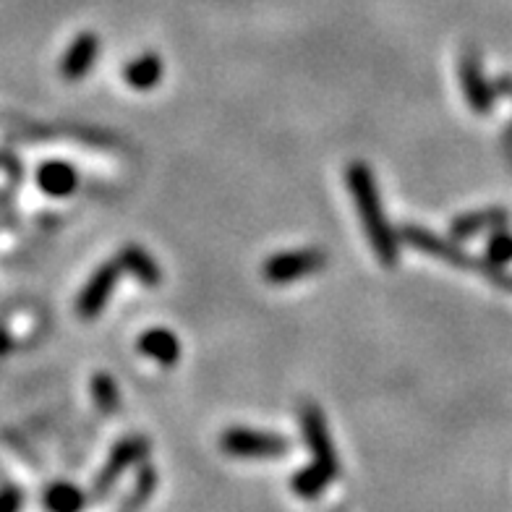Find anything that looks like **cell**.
Masks as SVG:
<instances>
[{"mask_svg":"<svg viewBox=\"0 0 512 512\" xmlns=\"http://www.w3.org/2000/svg\"><path fill=\"white\" fill-rule=\"evenodd\" d=\"M348 189H351L358 217H361V225H364L377 259L382 262V267H395L398 264V236L387 223V215H384L382 202H379L377 181H374L369 165H364V162L348 165Z\"/></svg>","mask_w":512,"mask_h":512,"instance_id":"cell-1","label":"cell"},{"mask_svg":"<svg viewBox=\"0 0 512 512\" xmlns=\"http://www.w3.org/2000/svg\"><path fill=\"white\" fill-rule=\"evenodd\" d=\"M225 455L241 460H277L290 452V439L283 434L256 432L243 426H230L220 437Z\"/></svg>","mask_w":512,"mask_h":512,"instance_id":"cell-2","label":"cell"},{"mask_svg":"<svg viewBox=\"0 0 512 512\" xmlns=\"http://www.w3.org/2000/svg\"><path fill=\"white\" fill-rule=\"evenodd\" d=\"M400 236H403V241L408 243L411 249L424 251V254L434 256V259H442V262L452 264V267H460V270L481 272V275L494 277V280H499L497 267H492V264H489V262L481 264L479 259H473V256H468L463 249H460V246H455V243H452V241H445V238L434 236L432 230L418 228V225H405Z\"/></svg>","mask_w":512,"mask_h":512,"instance_id":"cell-3","label":"cell"},{"mask_svg":"<svg viewBox=\"0 0 512 512\" xmlns=\"http://www.w3.org/2000/svg\"><path fill=\"white\" fill-rule=\"evenodd\" d=\"M324 264H327V254L322 249L283 251V254H275L267 259L264 277L272 285H288L301 280V277H309L314 272L324 270Z\"/></svg>","mask_w":512,"mask_h":512,"instance_id":"cell-4","label":"cell"},{"mask_svg":"<svg viewBox=\"0 0 512 512\" xmlns=\"http://www.w3.org/2000/svg\"><path fill=\"white\" fill-rule=\"evenodd\" d=\"M149 452V439L147 437H126L121 439L118 445L110 450L108 460L102 465L100 476L95 481V494L102 497V494H108L113 489V484L123 476L126 468L131 465H139L144 458H147Z\"/></svg>","mask_w":512,"mask_h":512,"instance_id":"cell-5","label":"cell"},{"mask_svg":"<svg viewBox=\"0 0 512 512\" xmlns=\"http://www.w3.org/2000/svg\"><path fill=\"white\" fill-rule=\"evenodd\" d=\"M121 270V262H105L95 275L89 277V283L84 285L79 301H76V311H79L81 319H95L105 309L108 298L113 296L115 283L121 277Z\"/></svg>","mask_w":512,"mask_h":512,"instance_id":"cell-6","label":"cell"},{"mask_svg":"<svg viewBox=\"0 0 512 512\" xmlns=\"http://www.w3.org/2000/svg\"><path fill=\"white\" fill-rule=\"evenodd\" d=\"M301 426H304L306 445H309L314 460L327 465L330 471L340 473V463H337L330 429H327V421H324L322 411H319L317 405H304V411H301Z\"/></svg>","mask_w":512,"mask_h":512,"instance_id":"cell-7","label":"cell"},{"mask_svg":"<svg viewBox=\"0 0 512 512\" xmlns=\"http://www.w3.org/2000/svg\"><path fill=\"white\" fill-rule=\"evenodd\" d=\"M97 55H100V40L95 32H81L71 45H68L66 55L61 61V74L68 81H81L84 76L95 68Z\"/></svg>","mask_w":512,"mask_h":512,"instance_id":"cell-8","label":"cell"},{"mask_svg":"<svg viewBox=\"0 0 512 512\" xmlns=\"http://www.w3.org/2000/svg\"><path fill=\"white\" fill-rule=\"evenodd\" d=\"M460 84H463L465 100L476 113H489L494 108V89L492 84L484 79L476 55H465L460 63Z\"/></svg>","mask_w":512,"mask_h":512,"instance_id":"cell-9","label":"cell"},{"mask_svg":"<svg viewBox=\"0 0 512 512\" xmlns=\"http://www.w3.org/2000/svg\"><path fill=\"white\" fill-rule=\"evenodd\" d=\"M37 183H40V189L48 196L63 199V196H71L76 191V186H79V173L68 162L53 160L45 162L37 170Z\"/></svg>","mask_w":512,"mask_h":512,"instance_id":"cell-10","label":"cell"},{"mask_svg":"<svg viewBox=\"0 0 512 512\" xmlns=\"http://www.w3.org/2000/svg\"><path fill=\"white\" fill-rule=\"evenodd\" d=\"M139 351L152 358V361H157V364L173 366L181 361V340L170 330L155 327V330L144 332L139 337Z\"/></svg>","mask_w":512,"mask_h":512,"instance_id":"cell-11","label":"cell"},{"mask_svg":"<svg viewBox=\"0 0 512 512\" xmlns=\"http://www.w3.org/2000/svg\"><path fill=\"white\" fill-rule=\"evenodd\" d=\"M335 476H337L335 471H330L327 465L314 460L311 465H306V468L293 473L290 489H293V494L301 499H319L324 494V489L335 481Z\"/></svg>","mask_w":512,"mask_h":512,"instance_id":"cell-12","label":"cell"},{"mask_svg":"<svg viewBox=\"0 0 512 512\" xmlns=\"http://www.w3.org/2000/svg\"><path fill=\"white\" fill-rule=\"evenodd\" d=\"M118 262H121L123 270L131 272V275H134L142 285H147V288H157V285H160V267H157L155 259H152L142 246H136V243L126 246V249L121 251V256H118Z\"/></svg>","mask_w":512,"mask_h":512,"instance_id":"cell-13","label":"cell"},{"mask_svg":"<svg viewBox=\"0 0 512 512\" xmlns=\"http://www.w3.org/2000/svg\"><path fill=\"white\" fill-rule=\"evenodd\" d=\"M507 220V212L505 209H479V212H468V215H460L450 228V236L452 241H463V238H471L481 230H489V228H499V225Z\"/></svg>","mask_w":512,"mask_h":512,"instance_id":"cell-14","label":"cell"},{"mask_svg":"<svg viewBox=\"0 0 512 512\" xmlns=\"http://www.w3.org/2000/svg\"><path fill=\"white\" fill-rule=\"evenodd\" d=\"M42 507L45 512H81L87 507V494L76 484L68 481H55L42 494Z\"/></svg>","mask_w":512,"mask_h":512,"instance_id":"cell-15","label":"cell"},{"mask_svg":"<svg viewBox=\"0 0 512 512\" xmlns=\"http://www.w3.org/2000/svg\"><path fill=\"white\" fill-rule=\"evenodd\" d=\"M123 79H126L128 87L139 89V92H147V89H155L162 81V61L160 55L144 53L142 58L128 63L123 68Z\"/></svg>","mask_w":512,"mask_h":512,"instance_id":"cell-16","label":"cell"},{"mask_svg":"<svg viewBox=\"0 0 512 512\" xmlns=\"http://www.w3.org/2000/svg\"><path fill=\"white\" fill-rule=\"evenodd\" d=\"M92 398H95L97 408L102 413H115L121 405V395H118V384L108 374H97L92 379Z\"/></svg>","mask_w":512,"mask_h":512,"instance_id":"cell-17","label":"cell"},{"mask_svg":"<svg viewBox=\"0 0 512 512\" xmlns=\"http://www.w3.org/2000/svg\"><path fill=\"white\" fill-rule=\"evenodd\" d=\"M486 262L492 267H507L512 262V233H494L486 243Z\"/></svg>","mask_w":512,"mask_h":512,"instance_id":"cell-18","label":"cell"},{"mask_svg":"<svg viewBox=\"0 0 512 512\" xmlns=\"http://www.w3.org/2000/svg\"><path fill=\"white\" fill-rule=\"evenodd\" d=\"M155 489H157V471H152V468H144V471L136 476V484H134V489H131V497L126 499V510L144 505V502H147V499L155 494Z\"/></svg>","mask_w":512,"mask_h":512,"instance_id":"cell-19","label":"cell"},{"mask_svg":"<svg viewBox=\"0 0 512 512\" xmlns=\"http://www.w3.org/2000/svg\"><path fill=\"white\" fill-rule=\"evenodd\" d=\"M24 507V494L19 486H3L0 489V512H21Z\"/></svg>","mask_w":512,"mask_h":512,"instance_id":"cell-20","label":"cell"},{"mask_svg":"<svg viewBox=\"0 0 512 512\" xmlns=\"http://www.w3.org/2000/svg\"><path fill=\"white\" fill-rule=\"evenodd\" d=\"M499 285H502V288H510L512 290V277H502V280H499Z\"/></svg>","mask_w":512,"mask_h":512,"instance_id":"cell-21","label":"cell"}]
</instances>
